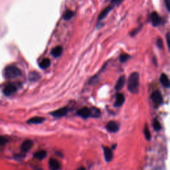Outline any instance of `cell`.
<instances>
[{
	"mask_svg": "<svg viewBox=\"0 0 170 170\" xmlns=\"http://www.w3.org/2000/svg\"><path fill=\"white\" fill-rule=\"evenodd\" d=\"M106 128L109 132L115 133L119 130V125L114 121H110L106 124Z\"/></svg>",
	"mask_w": 170,
	"mask_h": 170,
	"instance_id": "cell-8",
	"label": "cell"
},
{
	"mask_svg": "<svg viewBox=\"0 0 170 170\" xmlns=\"http://www.w3.org/2000/svg\"><path fill=\"white\" fill-rule=\"evenodd\" d=\"M151 22L153 27H157L161 23V18L157 12H153L151 15Z\"/></svg>",
	"mask_w": 170,
	"mask_h": 170,
	"instance_id": "cell-7",
	"label": "cell"
},
{
	"mask_svg": "<svg viewBox=\"0 0 170 170\" xmlns=\"http://www.w3.org/2000/svg\"><path fill=\"white\" fill-rule=\"evenodd\" d=\"M151 99L154 104L157 105H161L163 102V96L161 92L158 90L153 92L151 96Z\"/></svg>",
	"mask_w": 170,
	"mask_h": 170,
	"instance_id": "cell-3",
	"label": "cell"
},
{
	"mask_svg": "<svg viewBox=\"0 0 170 170\" xmlns=\"http://www.w3.org/2000/svg\"><path fill=\"white\" fill-rule=\"evenodd\" d=\"M49 169L51 170H60L61 168V165L60 162L55 158H51L49 162Z\"/></svg>",
	"mask_w": 170,
	"mask_h": 170,
	"instance_id": "cell-5",
	"label": "cell"
},
{
	"mask_svg": "<svg viewBox=\"0 0 170 170\" xmlns=\"http://www.w3.org/2000/svg\"><path fill=\"white\" fill-rule=\"evenodd\" d=\"M46 156H47V152L45 150L39 151L34 154V158L37 159H39V160H42V159L46 158Z\"/></svg>",
	"mask_w": 170,
	"mask_h": 170,
	"instance_id": "cell-19",
	"label": "cell"
},
{
	"mask_svg": "<svg viewBox=\"0 0 170 170\" xmlns=\"http://www.w3.org/2000/svg\"><path fill=\"white\" fill-rule=\"evenodd\" d=\"M104 158L105 160L107 162H110L112 161V159L113 158V153L112 150L109 148H104Z\"/></svg>",
	"mask_w": 170,
	"mask_h": 170,
	"instance_id": "cell-12",
	"label": "cell"
},
{
	"mask_svg": "<svg viewBox=\"0 0 170 170\" xmlns=\"http://www.w3.org/2000/svg\"><path fill=\"white\" fill-rule=\"evenodd\" d=\"M24 157H25V155H23V154H16V155H15V158H16L17 159L23 158Z\"/></svg>",
	"mask_w": 170,
	"mask_h": 170,
	"instance_id": "cell-32",
	"label": "cell"
},
{
	"mask_svg": "<svg viewBox=\"0 0 170 170\" xmlns=\"http://www.w3.org/2000/svg\"><path fill=\"white\" fill-rule=\"evenodd\" d=\"M17 90V87L14 84H9L5 86L3 92L5 95L10 96L12 94H13L14 92H16Z\"/></svg>",
	"mask_w": 170,
	"mask_h": 170,
	"instance_id": "cell-4",
	"label": "cell"
},
{
	"mask_svg": "<svg viewBox=\"0 0 170 170\" xmlns=\"http://www.w3.org/2000/svg\"><path fill=\"white\" fill-rule=\"evenodd\" d=\"M125 82H126L125 76H120L116 82V86H115V89L116 90H118V91L120 90L123 88L124 86Z\"/></svg>",
	"mask_w": 170,
	"mask_h": 170,
	"instance_id": "cell-13",
	"label": "cell"
},
{
	"mask_svg": "<svg viewBox=\"0 0 170 170\" xmlns=\"http://www.w3.org/2000/svg\"><path fill=\"white\" fill-rule=\"evenodd\" d=\"M130 58V56L127 54H122L120 56V61L121 63H125Z\"/></svg>",
	"mask_w": 170,
	"mask_h": 170,
	"instance_id": "cell-25",
	"label": "cell"
},
{
	"mask_svg": "<svg viewBox=\"0 0 170 170\" xmlns=\"http://www.w3.org/2000/svg\"><path fill=\"white\" fill-rule=\"evenodd\" d=\"M68 112V109L66 107L61 108V109L55 110L53 112H51V115L54 117H62L64 116L66 114V113Z\"/></svg>",
	"mask_w": 170,
	"mask_h": 170,
	"instance_id": "cell-6",
	"label": "cell"
},
{
	"mask_svg": "<svg viewBox=\"0 0 170 170\" xmlns=\"http://www.w3.org/2000/svg\"><path fill=\"white\" fill-rule=\"evenodd\" d=\"M143 133H144V136L146 137V139L147 140L150 141L151 140V133L150 130L147 126H146L143 128Z\"/></svg>",
	"mask_w": 170,
	"mask_h": 170,
	"instance_id": "cell-22",
	"label": "cell"
},
{
	"mask_svg": "<svg viewBox=\"0 0 170 170\" xmlns=\"http://www.w3.org/2000/svg\"><path fill=\"white\" fill-rule=\"evenodd\" d=\"M8 140L6 138L0 136V146H3L7 143Z\"/></svg>",
	"mask_w": 170,
	"mask_h": 170,
	"instance_id": "cell-26",
	"label": "cell"
},
{
	"mask_svg": "<svg viewBox=\"0 0 170 170\" xmlns=\"http://www.w3.org/2000/svg\"><path fill=\"white\" fill-rule=\"evenodd\" d=\"M114 6H113L112 4H110L109 6H108L106 8H105L103 11L100 13V14L99 15V21L100 22V21L104 19L108 15H109V13L112 11V9L114 8Z\"/></svg>",
	"mask_w": 170,
	"mask_h": 170,
	"instance_id": "cell-9",
	"label": "cell"
},
{
	"mask_svg": "<svg viewBox=\"0 0 170 170\" xmlns=\"http://www.w3.org/2000/svg\"><path fill=\"white\" fill-rule=\"evenodd\" d=\"M63 47L61 46H57V47H55L53 50L51 51V54L55 57H59V56L63 53Z\"/></svg>",
	"mask_w": 170,
	"mask_h": 170,
	"instance_id": "cell-17",
	"label": "cell"
},
{
	"mask_svg": "<svg viewBox=\"0 0 170 170\" xmlns=\"http://www.w3.org/2000/svg\"><path fill=\"white\" fill-rule=\"evenodd\" d=\"M77 114L82 118H87L90 116V109H89V108L87 107H84L80 110H79L78 112H77Z\"/></svg>",
	"mask_w": 170,
	"mask_h": 170,
	"instance_id": "cell-10",
	"label": "cell"
},
{
	"mask_svg": "<svg viewBox=\"0 0 170 170\" xmlns=\"http://www.w3.org/2000/svg\"><path fill=\"white\" fill-rule=\"evenodd\" d=\"M164 3L168 12L170 11V0H164Z\"/></svg>",
	"mask_w": 170,
	"mask_h": 170,
	"instance_id": "cell-29",
	"label": "cell"
},
{
	"mask_svg": "<svg viewBox=\"0 0 170 170\" xmlns=\"http://www.w3.org/2000/svg\"><path fill=\"white\" fill-rule=\"evenodd\" d=\"M142 29V26H140V27H138L136 30H134V31H132V33H131V35L133 36V35H135L136 34H137L138 33V32H139V31H140V29Z\"/></svg>",
	"mask_w": 170,
	"mask_h": 170,
	"instance_id": "cell-30",
	"label": "cell"
},
{
	"mask_svg": "<svg viewBox=\"0 0 170 170\" xmlns=\"http://www.w3.org/2000/svg\"><path fill=\"white\" fill-rule=\"evenodd\" d=\"M33 145V143L32 140H27L25 142H23V143H22L21 150H22V151L23 152H27L29 150H31V148H32Z\"/></svg>",
	"mask_w": 170,
	"mask_h": 170,
	"instance_id": "cell-11",
	"label": "cell"
},
{
	"mask_svg": "<svg viewBox=\"0 0 170 170\" xmlns=\"http://www.w3.org/2000/svg\"><path fill=\"white\" fill-rule=\"evenodd\" d=\"M51 65V61L49 59H44L39 64V66L42 69H47Z\"/></svg>",
	"mask_w": 170,
	"mask_h": 170,
	"instance_id": "cell-18",
	"label": "cell"
},
{
	"mask_svg": "<svg viewBox=\"0 0 170 170\" xmlns=\"http://www.w3.org/2000/svg\"><path fill=\"white\" fill-rule=\"evenodd\" d=\"M140 76L138 73H133L129 76L128 80V89L133 94H136L139 91Z\"/></svg>",
	"mask_w": 170,
	"mask_h": 170,
	"instance_id": "cell-1",
	"label": "cell"
},
{
	"mask_svg": "<svg viewBox=\"0 0 170 170\" xmlns=\"http://www.w3.org/2000/svg\"><path fill=\"white\" fill-rule=\"evenodd\" d=\"M160 82L162 85L165 87V88H169L170 82L168 76L166 74H162L160 76Z\"/></svg>",
	"mask_w": 170,
	"mask_h": 170,
	"instance_id": "cell-15",
	"label": "cell"
},
{
	"mask_svg": "<svg viewBox=\"0 0 170 170\" xmlns=\"http://www.w3.org/2000/svg\"><path fill=\"white\" fill-rule=\"evenodd\" d=\"M152 125H153V128H154V130H156V131H159L161 130V128H162L161 124H160V123H159V122L158 120L154 119L153 120Z\"/></svg>",
	"mask_w": 170,
	"mask_h": 170,
	"instance_id": "cell-23",
	"label": "cell"
},
{
	"mask_svg": "<svg viewBox=\"0 0 170 170\" xmlns=\"http://www.w3.org/2000/svg\"><path fill=\"white\" fill-rule=\"evenodd\" d=\"M124 101H125L124 95L123 94H118L116 95V99L114 105L117 107H120L124 104Z\"/></svg>",
	"mask_w": 170,
	"mask_h": 170,
	"instance_id": "cell-14",
	"label": "cell"
},
{
	"mask_svg": "<svg viewBox=\"0 0 170 170\" xmlns=\"http://www.w3.org/2000/svg\"><path fill=\"white\" fill-rule=\"evenodd\" d=\"M169 39H170L169 33H168L166 35V41H167V45H168V47L169 49Z\"/></svg>",
	"mask_w": 170,
	"mask_h": 170,
	"instance_id": "cell-31",
	"label": "cell"
},
{
	"mask_svg": "<svg viewBox=\"0 0 170 170\" xmlns=\"http://www.w3.org/2000/svg\"><path fill=\"white\" fill-rule=\"evenodd\" d=\"M123 2V0H112L111 4H112L114 6H119Z\"/></svg>",
	"mask_w": 170,
	"mask_h": 170,
	"instance_id": "cell-27",
	"label": "cell"
},
{
	"mask_svg": "<svg viewBox=\"0 0 170 170\" xmlns=\"http://www.w3.org/2000/svg\"><path fill=\"white\" fill-rule=\"evenodd\" d=\"M75 15V12H73L71 10H66V11L63 14V19L66 21H69L71 19L74 17Z\"/></svg>",
	"mask_w": 170,
	"mask_h": 170,
	"instance_id": "cell-20",
	"label": "cell"
},
{
	"mask_svg": "<svg viewBox=\"0 0 170 170\" xmlns=\"http://www.w3.org/2000/svg\"><path fill=\"white\" fill-rule=\"evenodd\" d=\"M77 170H86V169L85 168H83V167H81V168H79Z\"/></svg>",
	"mask_w": 170,
	"mask_h": 170,
	"instance_id": "cell-33",
	"label": "cell"
},
{
	"mask_svg": "<svg viewBox=\"0 0 170 170\" xmlns=\"http://www.w3.org/2000/svg\"><path fill=\"white\" fill-rule=\"evenodd\" d=\"M22 75V71L15 66H9L4 70V75L7 79H14Z\"/></svg>",
	"mask_w": 170,
	"mask_h": 170,
	"instance_id": "cell-2",
	"label": "cell"
},
{
	"mask_svg": "<svg viewBox=\"0 0 170 170\" xmlns=\"http://www.w3.org/2000/svg\"><path fill=\"white\" fill-rule=\"evenodd\" d=\"M100 111L99 109L93 108V109H90V116L94 118H99L100 116Z\"/></svg>",
	"mask_w": 170,
	"mask_h": 170,
	"instance_id": "cell-21",
	"label": "cell"
},
{
	"mask_svg": "<svg viewBox=\"0 0 170 170\" xmlns=\"http://www.w3.org/2000/svg\"><path fill=\"white\" fill-rule=\"evenodd\" d=\"M45 121V118L43 117H39L36 116L30 118V119L27 121L28 124H39L42 123Z\"/></svg>",
	"mask_w": 170,
	"mask_h": 170,
	"instance_id": "cell-16",
	"label": "cell"
},
{
	"mask_svg": "<svg viewBox=\"0 0 170 170\" xmlns=\"http://www.w3.org/2000/svg\"><path fill=\"white\" fill-rule=\"evenodd\" d=\"M40 79V75L37 73H32L29 75V80L31 81H37Z\"/></svg>",
	"mask_w": 170,
	"mask_h": 170,
	"instance_id": "cell-24",
	"label": "cell"
},
{
	"mask_svg": "<svg viewBox=\"0 0 170 170\" xmlns=\"http://www.w3.org/2000/svg\"><path fill=\"white\" fill-rule=\"evenodd\" d=\"M157 45L158 47L159 48V49H162L163 48V41L161 38H158V40H157Z\"/></svg>",
	"mask_w": 170,
	"mask_h": 170,
	"instance_id": "cell-28",
	"label": "cell"
}]
</instances>
